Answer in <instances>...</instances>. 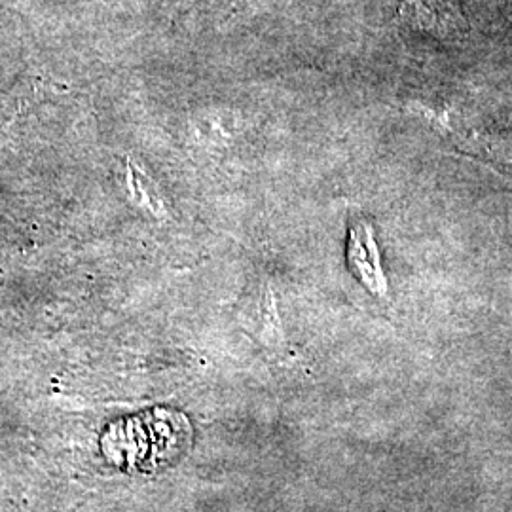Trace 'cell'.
<instances>
[{
  "label": "cell",
  "mask_w": 512,
  "mask_h": 512,
  "mask_svg": "<svg viewBox=\"0 0 512 512\" xmlns=\"http://www.w3.org/2000/svg\"><path fill=\"white\" fill-rule=\"evenodd\" d=\"M401 16L410 27L442 38L461 37L469 29L458 8L444 0H404Z\"/></svg>",
  "instance_id": "1"
},
{
  "label": "cell",
  "mask_w": 512,
  "mask_h": 512,
  "mask_svg": "<svg viewBox=\"0 0 512 512\" xmlns=\"http://www.w3.org/2000/svg\"><path fill=\"white\" fill-rule=\"evenodd\" d=\"M349 264L372 293L385 294V277L372 226L359 222L349 232Z\"/></svg>",
  "instance_id": "2"
}]
</instances>
